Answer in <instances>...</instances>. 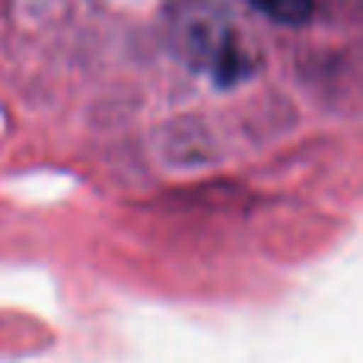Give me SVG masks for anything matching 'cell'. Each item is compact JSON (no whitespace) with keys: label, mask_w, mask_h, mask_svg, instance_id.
<instances>
[{"label":"cell","mask_w":363,"mask_h":363,"mask_svg":"<svg viewBox=\"0 0 363 363\" xmlns=\"http://www.w3.org/2000/svg\"><path fill=\"white\" fill-rule=\"evenodd\" d=\"M249 4L281 26L309 23V19H313V10H315V0H249Z\"/></svg>","instance_id":"1"}]
</instances>
